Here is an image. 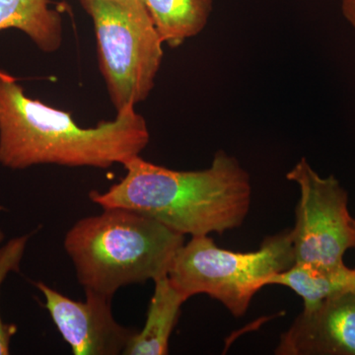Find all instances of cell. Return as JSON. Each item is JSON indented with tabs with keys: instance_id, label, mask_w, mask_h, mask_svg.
I'll return each instance as SVG.
<instances>
[{
	"instance_id": "9c48e42d",
	"label": "cell",
	"mask_w": 355,
	"mask_h": 355,
	"mask_svg": "<svg viewBox=\"0 0 355 355\" xmlns=\"http://www.w3.org/2000/svg\"><path fill=\"white\" fill-rule=\"evenodd\" d=\"M154 284L146 324L132 336L123 354L165 355L169 352L170 338L187 299L173 286L168 275Z\"/></svg>"
},
{
	"instance_id": "4fadbf2b",
	"label": "cell",
	"mask_w": 355,
	"mask_h": 355,
	"mask_svg": "<svg viewBox=\"0 0 355 355\" xmlns=\"http://www.w3.org/2000/svg\"><path fill=\"white\" fill-rule=\"evenodd\" d=\"M28 242L29 235H23L9 240L0 248V288L9 273L19 270ZM15 333L16 327L3 323L0 316V355L9 354L11 338Z\"/></svg>"
},
{
	"instance_id": "30bf717a",
	"label": "cell",
	"mask_w": 355,
	"mask_h": 355,
	"mask_svg": "<svg viewBox=\"0 0 355 355\" xmlns=\"http://www.w3.org/2000/svg\"><path fill=\"white\" fill-rule=\"evenodd\" d=\"M268 286L291 289L302 298L303 310L310 311L336 294L355 289V268H347L345 263L336 266L294 263L288 270L268 277Z\"/></svg>"
},
{
	"instance_id": "7c38bea8",
	"label": "cell",
	"mask_w": 355,
	"mask_h": 355,
	"mask_svg": "<svg viewBox=\"0 0 355 355\" xmlns=\"http://www.w3.org/2000/svg\"><path fill=\"white\" fill-rule=\"evenodd\" d=\"M163 43L171 48L197 36L209 22L214 0H141Z\"/></svg>"
},
{
	"instance_id": "ba28073f",
	"label": "cell",
	"mask_w": 355,
	"mask_h": 355,
	"mask_svg": "<svg viewBox=\"0 0 355 355\" xmlns=\"http://www.w3.org/2000/svg\"><path fill=\"white\" fill-rule=\"evenodd\" d=\"M277 355H355V289L303 310L280 336Z\"/></svg>"
},
{
	"instance_id": "277c9868",
	"label": "cell",
	"mask_w": 355,
	"mask_h": 355,
	"mask_svg": "<svg viewBox=\"0 0 355 355\" xmlns=\"http://www.w3.org/2000/svg\"><path fill=\"white\" fill-rule=\"evenodd\" d=\"M294 263L291 230L268 236L257 251L247 253L222 249L209 235L193 236L177 252L168 277L187 300L207 294L241 317L266 279Z\"/></svg>"
},
{
	"instance_id": "7a4b0ae2",
	"label": "cell",
	"mask_w": 355,
	"mask_h": 355,
	"mask_svg": "<svg viewBox=\"0 0 355 355\" xmlns=\"http://www.w3.org/2000/svg\"><path fill=\"white\" fill-rule=\"evenodd\" d=\"M127 174L108 191H91V202L123 207L151 217L180 234H223L240 227L249 214L252 184L237 159L224 151L210 167L177 171L133 157L123 165Z\"/></svg>"
},
{
	"instance_id": "3957f363",
	"label": "cell",
	"mask_w": 355,
	"mask_h": 355,
	"mask_svg": "<svg viewBox=\"0 0 355 355\" xmlns=\"http://www.w3.org/2000/svg\"><path fill=\"white\" fill-rule=\"evenodd\" d=\"M103 209L77 221L64 237L86 295L112 299L121 287L168 275L184 235L135 210Z\"/></svg>"
},
{
	"instance_id": "5bb4252c",
	"label": "cell",
	"mask_w": 355,
	"mask_h": 355,
	"mask_svg": "<svg viewBox=\"0 0 355 355\" xmlns=\"http://www.w3.org/2000/svg\"><path fill=\"white\" fill-rule=\"evenodd\" d=\"M342 12L355 29V0H342Z\"/></svg>"
},
{
	"instance_id": "6da1fadb",
	"label": "cell",
	"mask_w": 355,
	"mask_h": 355,
	"mask_svg": "<svg viewBox=\"0 0 355 355\" xmlns=\"http://www.w3.org/2000/svg\"><path fill=\"white\" fill-rule=\"evenodd\" d=\"M149 140L146 121L135 108L97 127L81 128L69 112L28 97L16 79L0 69V164L4 167L107 169L139 156Z\"/></svg>"
},
{
	"instance_id": "5b68a950",
	"label": "cell",
	"mask_w": 355,
	"mask_h": 355,
	"mask_svg": "<svg viewBox=\"0 0 355 355\" xmlns=\"http://www.w3.org/2000/svg\"><path fill=\"white\" fill-rule=\"evenodd\" d=\"M94 25L98 60L116 114L154 87L163 41L141 0H79Z\"/></svg>"
},
{
	"instance_id": "8fae6325",
	"label": "cell",
	"mask_w": 355,
	"mask_h": 355,
	"mask_svg": "<svg viewBox=\"0 0 355 355\" xmlns=\"http://www.w3.org/2000/svg\"><path fill=\"white\" fill-rule=\"evenodd\" d=\"M51 6V0H0V31L20 30L44 53L58 51L62 18Z\"/></svg>"
},
{
	"instance_id": "9a60e30c",
	"label": "cell",
	"mask_w": 355,
	"mask_h": 355,
	"mask_svg": "<svg viewBox=\"0 0 355 355\" xmlns=\"http://www.w3.org/2000/svg\"><path fill=\"white\" fill-rule=\"evenodd\" d=\"M3 239H4V233H3V231H2L1 229H0V243L3 241Z\"/></svg>"
},
{
	"instance_id": "8992f818",
	"label": "cell",
	"mask_w": 355,
	"mask_h": 355,
	"mask_svg": "<svg viewBox=\"0 0 355 355\" xmlns=\"http://www.w3.org/2000/svg\"><path fill=\"white\" fill-rule=\"evenodd\" d=\"M286 179L300 191L291 230L295 263L342 265L345 252L355 249V219L349 214L347 191L335 177L320 176L305 158Z\"/></svg>"
},
{
	"instance_id": "52a82bcc",
	"label": "cell",
	"mask_w": 355,
	"mask_h": 355,
	"mask_svg": "<svg viewBox=\"0 0 355 355\" xmlns=\"http://www.w3.org/2000/svg\"><path fill=\"white\" fill-rule=\"evenodd\" d=\"M44 306L74 355L123 354L137 331L114 319L112 299L86 295L85 301L67 297L43 282L36 284Z\"/></svg>"
}]
</instances>
